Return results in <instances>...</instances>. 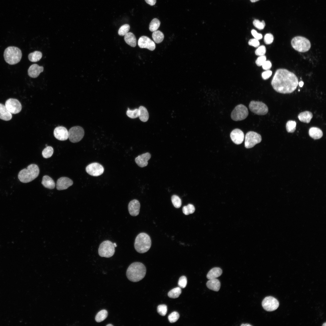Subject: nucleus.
Masks as SVG:
<instances>
[{
  "label": "nucleus",
  "instance_id": "1",
  "mask_svg": "<svg viewBox=\"0 0 326 326\" xmlns=\"http://www.w3.org/2000/svg\"><path fill=\"white\" fill-rule=\"evenodd\" d=\"M298 84V79L296 75L285 69H277L271 82V85L276 91L283 94L293 92Z\"/></svg>",
  "mask_w": 326,
  "mask_h": 326
},
{
  "label": "nucleus",
  "instance_id": "2",
  "mask_svg": "<svg viewBox=\"0 0 326 326\" xmlns=\"http://www.w3.org/2000/svg\"><path fill=\"white\" fill-rule=\"evenodd\" d=\"M146 273L145 266L139 262L132 263L128 267L126 275L131 281L135 282L141 280L145 277Z\"/></svg>",
  "mask_w": 326,
  "mask_h": 326
},
{
  "label": "nucleus",
  "instance_id": "3",
  "mask_svg": "<svg viewBox=\"0 0 326 326\" xmlns=\"http://www.w3.org/2000/svg\"><path fill=\"white\" fill-rule=\"evenodd\" d=\"M39 169L38 166L35 164H31L27 167L20 171L18 177L20 181L27 183L32 181L39 175Z\"/></svg>",
  "mask_w": 326,
  "mask_h": 326
},
{
  "label": "nucleus",
  "instance_id": "4",
  "mask_svg": "<svg viewBox=\"0 0 326 326\" xmlns=\"http://www.w3.org/2000/svg\"><path fill=\"white\" fill-rule=\"evenodd\" d=\"M134 247L136 251L140 253L147 252L151 245V240L149 236L142 232L138 234L135 240Z\"/></svg>",
  "mask_w": 326,
  "mask_h": 326
},
{
  "label": "nucleus",
  "instance_id": "5",
  "mask_svg": "<svg viewBox=\"0 0 326 326\" xmlns=\"http://www.w3.org/2000/svg\"><path fill=\"white\" fill-rule=\"evenodd\" d=\"M22 56L21 50L18 48L10 46L5 50L4 57L5 62L11 65L15 64L21 60Z\"/></svg>",
  "mask_w": 326,
  "mask_h": 326
},
{
  "label": "nucleus",
  "instance_id": "6",
  "mask_svg": "<svg viewBox=\"0 0 326 326\" xmlns=\"http://www.w3.org/2000/svg\"><path fill=\"white\" fill-rule=\"evenodd\" d=\"M291 44L295 50L300 52L308 51L311 46L310 41L306 38L301 36L294 37L291 40Z\"/></svg>",
  "mask_w": 326,
  "mask_h": 326
},
{
  "label": "nucleus",
  "instance_id": "7",
  "mask_svg": "<svg viewBox=\"0 0 326 326\" xmlns=\"http://www.w3.org/2000/svg\"><path fill=\"white\" fill-rule=\"evenodd\" d=\"M115 251L113 243L109 240L102 242L100 245L98 250V254L100 256L107 258L112 256Z\"/></svg>",
  "mask_w": 326,
  "mask_h": 326
},
{
  "label": "nucleus",
  "instance_id": "8",
  "mask_svg": "<svg viewBox=\"0 0 326 326\" xmlns=\"http://www.w3.org/2000/svg\"><path fill=\"white\" fill-rule=\"evenodd\" d=\"M248 115V112L247 107L242 104L236 106L231 113V117L235 121L243 120L246 118Z\"/></svg>",
  "mask_w": 326,
  "mask_h": 326
},
{
  "label": "nucleus",
  "instance_id": "9",
  "mask_svg": "<svg viewBox=\"0 0 326 326\" xmlns=\"http://www.w3.org/2000/svg\"><path fill=\"white\" fill-rule=\"evenodd\" d=\"M261 140V136L260 134L254 131H249L245 136V146L247 149L252 148L260 143Z\"/></svg>",
  "mask_w": 326,
  "mask_h": 326
},
{
  "label": "nucleus",
  "instance_id": "10",
  "mask_svg": "<svg viewBox=\"0 0 326 326\" xmlns=\"http://www.w3.org/2000/svg\"><path fill=\"white\" fill-rule=\"evenodd\" d=\"M249 107L252 112L258 115H265L268 111L267 106L261 101H251L249 103Z\"/></svg>",
  "mask_w": 326,
  "mask_h": 326
},
{
  "label": "nucleus",
  "instance_id": "11",
  "mask_svg": "<svg viewBox=\"0 0 326 326\" xmlns=\"http://www.w3.org/2000/svg\"><path fill=\"white\" fill-rule=\"evenodd\" d=\"M84 129L81 126H75L71 127L68 131L69 138L73 143L81 141L84 135Z\"/></svg>",
  "mask_w": 326,
  "mask_h": 326
},
{
  "label": "nucleus",
  "instance_id": "12",
  "mask_svg": "<svg viewBox=\"0 0 326 326\" xmlns=\"http://www.w3.org/2000/svg\"><path fill=\"white\" fill-rule=\"evenodd\" d=\"M279 302L274 297L271 296L265 298L262 302L263 308L267 311H272L276 310L278 307Z\"/></svg>",
  "mask_w": 326,
  "mask_h": 326
},
{
  "label": "nucleus",
  "instance_id": "13",
  "mask_svg": "<svg viewBox=\"0 0 326 326\" xmlns=\"http://www.w3.org/2000/svg\"><path fill=\"white\" fill-rule=\"evenodd\" d=\"M5 105L11 114L18 113L22 109L20 102L16 99L11 98L8 99L5 102Z\"/></svg>",
  "mask_w": 326,
  "mask_h": 326
},
{
  "label": "nucleus",
  "instance_id": "14",
  "mask_svg": "<svg viewBox=\"0 0 326 326\" xmlns=\"http://www.w3.org/2000/svg\"><path fill=\"white\" fill-rule=\"evenodd\" d=\"M104 171L103 166L100 164L94 162L88 165L86 168V172L93 176H98L102 174Z\"/></svg>",
  "mask_w": 326,
  "mask_h": 326
},
{
  "label": "nucleus",
  "instance_id": "15",
  "mask_svg": "<svg viewBox=\"0 0 326 326\" xmlns=\"http://www.w3.org/2000/svg\"><path fill=\"white\" fill-rule=\"evenodd\" d=\"M138 45L141 48H146L153 51L155 48V44L150 38L146 36L140 37L138 41Z\"/></svg>",
  "mask_w": 326,
  "mask_h": 326
},
{
  "label": "nucleus",
  "instance_id": "16",
  "mask_svg": "<svg viewBox=\"0 0 326 326\" xmlns=\"http://www.w3.org/2000/svg\"><path fill=\"white\" fill-rule=\"evenodd\" d=\"M53 134L56 139L60 141H65L69 138L68 131L62 126L56 127L54 129Z\"/></svg>",
  "mask_w": 326,
  "mask_h": 326
},
{
  "label": "nucleus",
  "instance_id": "17",
  "mask_svg": "<svg viewBox=\"0 0 326 326\" xmlns=\"http://www.w3.org/2000/svg\"><path fill=\"white\" fill-rule=\"evenodd\" d=\"M230 137L234 143L239 145L243 142L244 139V134L243 132L241 129H235L231 132Z\"/></svg>",
  "mask_w": 326,
  "mask_h": 326
},
{
  "label": "nucleus",
  "instance_id": "18",
  "mask_svg": "<svg viewBox=\"0 0 326 326\" xmlns=\"http://www.w3.org/2000/svg\"><path fill=\"white\" fill-rule=\"evenodd\" d=\"M73 184L72 181L66 177H61L58 179L56 184V188L58 190H62L67 189Z\"/></svg>",
  "mask_w": 326,
  "mask_h": 326
},
{
  "label": "nucleus",
  "instance_id": "19",
  "mask_svg": "<svg viewBox=\"0 0 326 326\" xmlns=\"http://www.w3.org/2000/svg\"><path fill=\"white\" fill-rule=\"evenodd\" d=\"M140 205L139 202L136 200H133L129 203L128 209L130 214L133 216H136L139 214Z\"/></svg>",
  "mask_w": 326,
  "mask_h": 326
},
{
  "label": "nucleus",
  "instance_id": "20",
  "mask_svg": "<svg viewBox=\"0 0 326 326\" xmlns=\"http://www.w3.org/2000/svg\"><path fill=\"white\" fill-rule=\"evenodd\" d=\"M151 157V154L149 152H146L138 156L135 158V161L139 166L143 168L147 165L148 161Z\"/></svg>",
  "mask_w": 326,
  "mask_h": 326
},
{
  "label": "nucleus",
  "instance_id": "21",
  "mask_svg": "<svg viewBox=\"0 0 326 326\" xmlns=\"http://www.w3.org/2000/svg\"><path fill=\"white\" fill-rule=\"evenodd\" d=\"M43 67L34 64L31 65L28 70L29 76L32 78L37 77L40 73L43 71Z\"/></svg>",
  "mask_w": 326,
  "mask_h": 326
},
{
  "label": "nucleus",
  "instance_id": "22",
  "mask_svg": "<svg viewBox=\"0 0 326 326\" xmlns=\"http://www.w3.org/2000/svg\"><path fill=\"white\" fill-rule=\"evenodd\" d=\"M12 118V114L8 110L5 105L0 103V119L8 121Z\"/></svg>",
  "mask_w": 326,
  "mask_h": 326
},
{
  "label": "nucleus",
  "instance_id": "23",
  "mask_svg": "<svg viewBox=\"0 0 326 326\" xmlns=\"http://www.w3.org/2000/svg\"><path fill=\"white\" fill-rule=\"evenodd\" d=\"M207 287L212 290L218 291L220 287V283L219 281L216 278L210 279L206 283Z\"/></svg>",
  "mask_w": 326,
  "mask_h": 326
},
{
  "label": "nucleus",
  "instance_id": "24",
  "mask_svg": "<svg viewBox=\"0 0 326 326\" xmlns=\"http://www.w3.org/2000/svg\"><path fill=\"white\" fill-rule=\"evenodd\" d=\"M309 136L315 139L321 138L323 135L322 131L319 128L316 127L310 128L308 131Z\"/></svg>",
  "mask_w": 326,
  "mask_h": 326
},
{
  "label": "nucleus",
  "instance_id": "25",
  "mask_svg": "<svg viewBox=\"0 0 326 326\" xmlns=\"http://www.w3.org/2000/svg\"><path fill=\"white\" fill-rule=\"evenodd\" d=\"M299 120L302 122L309 123L313 117V114L311 112L305 111L300 113L298 116Z\"/></svg>",
  "mask_w": 326,
  "mask_h": 326
},
{
  "label": "nucleus",
  "instance_id": "26",
  "mask_svg": "<svg viewBox=\"0 0 326 326\" xmlns=\"http://www.w3.org/2000/svg\"><path fill=\"white\" fill-rule=\"evenodd\" d=\"M41 183L45 187L50 189H54L55 187L54 181L48 175L43 177Z\"/></svg>",
  "mask_w": 326,
  "mask_h": 326
},
{
  "label": "nucleus",
  "instance_id": "27",
  "mask_svg": "<svg viewBox=\"0 0 326 326\" xmlns=\"http://www.w3.org/2000/svg\"><path fill=\"white\" fill-rule=\"evenodd\" d=\"M222 270L219 267H215L211 269L208 272L206 277L209 280L216 278L222 273Z\"/></svg>",
  "mask_w": 326,
  "mask_h": 326
},
{
  "label": "nucleus",
  "instance_id": "28",
  "mask_svg": "<svg viewBox=\"0 0 326 326\" xmlns=\"http://www.w3.org/2000/svg\"><path fill=\"white\" fill-rule=\"evenodd\" d=\"M124 39L128 44L135 47L136 44V40L135 35L131 32H128L125 35Z\"/></svg>",
  "mask_w": 326,
  "mask_h": 326
},
{
  "label": "nucleus",
  "instance_id": "29",
  "mask_svg": "<svg viewBox=\"0 0 326 326\" xmlns=\"http://www.w3.org/2000/svg\"><path fill=\"white\" fill-rule=\"evenodd\" d=\"M139 114L138 117L139 119L143 122H146L149 118L148 111L145 107L140 106L138 108Z\"/></svg>",
  "mask_w": 326,
  "mask_h": 326
},
{
  "label": "nucleus",
  "instance_id": "30",
  "mask_svg": "<svg viewBox=\"0 0 326 326\" xmlns=\"http://www.w3.org/2000/svg\"><path fill=\"white\" fill-rule=\"evenodd\" d=\"M42 53L39 51H36L30 53L28 56L29 60L32 62L39 61L42 58Z\"/></svg>",
  "mask_w": 326,
  "mask_h": 326
},
{
  "label": "nucleus",
  "instance_id": "31",
  "mask_svg": "<svg viewBox=\"0 0 326 326\" xmlns=\"http://www.w3.org/2000/svg\"><path fill=\"white\" fill-rule=\"evenodd\" d=\"M152 37L154 41L157 43H161L164 38V34L159 30H157L153 32Z\"/></svg>",
  "mask_w": 326,
  "mask_h": 326
},
{
  "label": "nucleus",
  "instance_id": "32",
  "mask_svg": "<svg viewBox=\"0 0 326 326\" xmlns=\"http://www.w3.org/2000/svg\"><path fill=\"white\" fill-rule=\"evenodd\" d=\"M108 314V312L106 310H101L98 312L95 316L96 321L97 322L102 321L107 318Z\"/></svg>",
  "mask_w": 326,
  "mask_h": 326
},
{
  "label": "nucleus",
  "instance_id": "33",
  "mask_svg": "<svg viewBox=\"0 0 326 326\" xmlns=\"http://www.w3.org/2000/svg\"><path fill=\"white\" fill-rule=\"evenodd\" d=\"M181 293L180 287H177L171 290L168 293V297L171 298H176L179 297Z\"/></svg>",
  "mask_w": 326,
  "mask_h": 326
},
{
  "label": "nucleus",
  "instance_id": "34",
  "mask_svg": "<svg viewBox=\"0 0 326 326\" xmlns=\"http://www.w3.org/2000/svg\"><path fill=\"white\" fill-rule=\"evenodd\" d=\"M160 22L156 18L152 19L149 25V30L151 32H154L157 30L160 26Z\"/></svg>",
  "mask_w": 326,
  "mask_h": 326
},
{
  "label": "nucleus",
  "instance_id": "35",
  "mask_svg": "<svg viewBox=\"0 0 326 326\" xmlns=\"http://www.w3.org/2000/svg\"><path fill=\"white\" fill-rule=\"evenodd\" d=\"M296 123L295 121L289 120L286 124V128L288 133H292L296 129Z\"/></svg>",
  "mask_w": 326,
  "mask_h": 326
},
{
  "label": "nucleus",
  "instance_id": "36",
  "mask_svg": "<svg viewBox=\"0 0 326 326\" xmlns=\"http://www.w3.org/2000/svg\"><path fill=\"white\" fill-rule=\"evenodd\" d=\"M53 152V148L50 146H47L43 150L42 155L43 158H47L51 157Z\"/></svg>",
  "mask_w": 326,
  "mask_h": 326
},
{
  "label": "nucleus",
  "instance_id": "37",
  "mask_svg": "<svg viewBox=\"0 0 326 326\" xmlns=\"http://www.w3.org/2000/svg\"><path fill=\"white\" fill-rule=\"evenodd\" d=\"M195 211L194 206L190 204H189L186 206H184L182 209L183 212L185 215L193 213Z\"/></svg>",
  "mask_w": 326,
  "mask_h": 326
},
{
  "label": "nucleus",
  "instance_id": "38",
  "mask_svg": "<svg viewBox=\"0 0 326 326\" xmlns=\"http://www.w3.org/2000/svg\"><path fill=\"white\" fill-rule=\"evenodd\" d=\"M171 201L174 206L176 208H180L181 205V200L180 197L176 195L171 197Z\"/></svg>",
  "mask_w": 326,
  "mask_h": 326
},
{
  "label": "nucleus",
  "instance_id": "39",
  "mask_svg": "<svg viewBox=\"0 0 326 326\" xmlns=\"http://www.w3.org/2000/svg\"><path fill=\"white\" fill-rule=\"evenodd\" d=\"M130 29V26L128 24H124L122 26L119 28L118 31V34L121 36H125V35L128 32Z\"/></svg>",
  "mask_w": 326,
  "mask_h": 326
},
{
  "label": "nucleus",
  "instance_id": "40",
  "mask_svg": "<svg viewBox=\"0 0 326 326\" xmlns=\"http://www.w3.org/2000/svg\"><path fill=\"white\" fill-rule=\"evenodd\" d=\"M126 114L128 117L131 118H136L139 116V109H136L133 110H131L128 108Z\"/></svg>",
  "mask_w": 326,
  "mask_h": 326
},
{
  "label": "nucleus",
  "instance_id": "41",
  "mask_svg": "<svg viewBox=\"0 0 326 326\" xmlns=\"http://www.w3.org/2000/svg\"><path fill=\"white\" fill-rule=\"evenodd\" d=\"M179 318V313L176 312H174L170 314L168 316V319L170 323L176 322Z\"/></svg>",
  "mask_w": 326,
  "mask_h": 326
},
{
  "label": "nucleus",
  "instance_id": "42",
  "mask_svg": "<svg viewBox=\"0 0 326 326\" xmlns=\"http://www.w3.org/2000/svg\"><path fill=\"white\" fill-rule=\"evenodd\" d=\"M157 311L158 312L160 315L162 316H164L167 312V306L165 305H159L158 306Z\"/></svg>",
  "mask_w": 326,
  "mask_h": 326
},
{
  "label": "nucleus",
  "instance_id": "43",
  "mask_svg": "<svg viewBox=\"0 0 326 326\" xmlns=\"http://www.w3.org/2000/svg\"><path fill=\"white\" fill-rule=\"evenodd\" d=\"M254 25L257 29L259 30L263 29L265 25V24L264 21L263 20L261 22L258 20H254L253 22Z\"/></svg>",
  "mask_w": 326,
  "mask_h": 326
},
{
  "label": "nucleus",
  "instance_id": "44",
  "mask_svg": "<svg viewBox=\"0 0 326 326\" xmlns=\"http://www.w3.org/2000/svg\"><path fill=\"white\" fill-rule=\"evenodd\" d=\"M187 282V279L186 277L185 276H182L180 278L178 284L180 287L184 288L186 286Z\"/></svg>",
  "mask_w": 326,
  "mask_h": 326
},
{
  "label": "nucleus",
  "instance_id": "45",
  "mask_svg": "<svg viewBox=\"0 0 326 326\" xmlns=\"http://www.w3.org/2000/svg\"><path fill=\"white\" fill-rule=\"evenodd\" d=\"M266 52V48L265 46L261 45L259 46L256 50L255 53L257 56L264 55Z\"/></svg>",
  "mask_w": 326,
  "mask_h": 326
},
{
  "label": "nucleus",
  "instance_id": "46",
  "mask_svg": "<svg viewBox=\"0 0 326 326\" xmlns=\"http://www.w3.org/2000/svg\"><path fill=\"white\" fill-rule=\"evenodd\" d=\"M274 37L273 35L270 33L266 34L264 36V41L267 44L271 43L273 40Z\"/></svg>",
  "mask_w": 326,
  "mask_h": 326
},
{
  "label": "nucleus",
  "instance_id": "47",
  "mask_svg": "<svg viewBox=\"0 0 326 326\" xmlns=\"http://www.w3.org/2000/svg\"><path fill=\"white\" fill-rule=\"evenodd\" d=\"M266 60V56L264 55L260 56L256 59V63L258 66H262Z\"/></svg>",
  "mask_w": 326,
  "mask_h": 326
},
{
  "label": "nucleus",
  "instance_id": "48",
  "mask_svg": "<svg viewBox=\"0 0 326 326\" xmlns=\"http://www.w3.org/2000/svg\"><path fill=\"white\" fill-rule=\"evenodd\" d=\"M248 43L249 45L255 47H258L260 45V43L258 40L255 38L250 39L248 41Z\"/></svg>",
  "mask_w": 326,
  "mask_h": 326
},
{
  "label": "nucleus",
  "instance_id": "49",
  "mask_svg": "<svg viewBox=\"0 0 326 326\" xmlns=\"http://www.w3.org/2000/svg\"><path fill=\"white\" fill-rule=\"evenodd\" d=\"M272 72L270 70H267L262 74V78L264 80L268 79L272 75Z\"/></svg>",
  "mask_w": 326,
  "mask_h": 326
},
{
  "label": "nucleus",
  "instance_id": "50",
  "mask_svg": "<svg viewBox=\"0 0 326 326\" xmlns=\"http://www.w3.org/2000/svg\"><path fill=\"white\" fill-rule=\"evenodd\" d=\"M251 33L254 38L258 40L261 39L263 37L262 35L258 33L257 31L254 30H252L251 31Z\"/></svg>",
  "mask_w": 326,
  "mask_h": 326
},
{
  "label": "nucleus",
  "instance_id": "51",
  "mask_svg": "<svg viewBox=\"0 0 326 326\" xmlns=\"http://www.w3.org/2000/svg\"><path fill=\"white\" fill-rule=\"evenodd\" d=\"M262 66L264 69L268 70L271 68L272 65L270 61H266Z\"/></svg>",
  "mask_w": 326,
  "mask_h": 326
},
{
  "label": "nucleus",
  "instance_id": "52",
  "mask_svg": "<svg viewBox=\"0 0 326 326\" xmlns=\"http://www.w3.org/2000/svg\"><path fill=\"white\" fill-rule=\"evenodd\" d=\"M145 2L150 5H155L156 2V0H145Z\"/></svg>",
  "mask_w": 326,
  "mask_h": 326
},
{
  "label": "nucleus",
  "instance_id": "53",
  "mask_svg": "<svg viewBox=\"0 0 326 326\" xmlns=\"http://www.w3.org/2000/svg\"><path fill=\"white\" fill-rule=\"evenodd\" d=\"M241 326H252V325H251V324H249L247 323V324H241Z\"/></svg>",
  "mask_w": 326,
  "mask_h": 326
},
{
  "label": "nucleus",
  "instance_id": "54",
  "mask_svg": "<svg viewBox=\"0 0 326 326\" xmlns=\"http://www.w3.org/2000/svg\"><path fill=\"white\" fill-rule=\"evenodd\" d=\"M299 86L300 87H302L304 83L302 81H301L298 83Z\"/></svg>",
  "mask_w": 326,
  "mask_h": 326
},
{
  "label": "nucleus",
  "instance_id": "55",
  "mask_svg": "<svg viewBox=\"0 0 326 326\" xmlns=\"http://www.w3.org/2000/svg\"><path fill=\"white\" fill-rule=\"evenodd\" d=\"M259 0H250V1L252 2H254Z\"/></svg>",
  "mask_w": 326,
  "mask_h": 326
},
{
  "label": "nucleus",
  "instance_id": "56",
  "mask_svg": "<svg viewBox=\"0 0 326 326\" xmlns=\"http://www.w3.org/2000/svg\"><path fill=\"white\" fill-rule=\"evenodd\" d=\"M113 245L115 247H117V245H116V244L115 243H113Z\"/></svg>",
  "mask_w": 326,
  "mask_h": 326
},
{
  "label": "nucleus",
  "instance_id": "57",
  "mask_svg": "<svg viewBox=\"0 0 326 326\" xmlns=\"http://www.w3.org/2000/svg\"><path fill=\"white\" fill-rule=\"evenodd\" d=\"M326 322H325V323H324V324H323V325H322V326H326Z\"/></svg>",
  "mask_w": 326,
  "mask_h": 326
},
{
  "label": "nucleus",
  "instance_id": "58",
  "mask_svg": "<svg viewBox=\"0 0 326 326\" xmlns=\"http://www.w3.org/2000/svg\"><path fill=\"white\" fill-rule=\"evenodd\" d=\"M106 326H113V325L112 324H108L106 325Z\"/></svg>",
  "mask_w": 326,
  "mask_h": 326
},
{
  "label": "nucleus",
  "instance_id": "59",
  "mask_svg": "<svg viewBox=\"0 0 326 326\" xmlns=\"http://www.w3.org/2000/svg\"><path fill=\"white\" fill-rule=\"evenodd\" d=\"M46 147H47V146H47V145H46Z\"/></svg>",
  "mask_w": 326,
  "mask_h": 326
}]
</instances>
